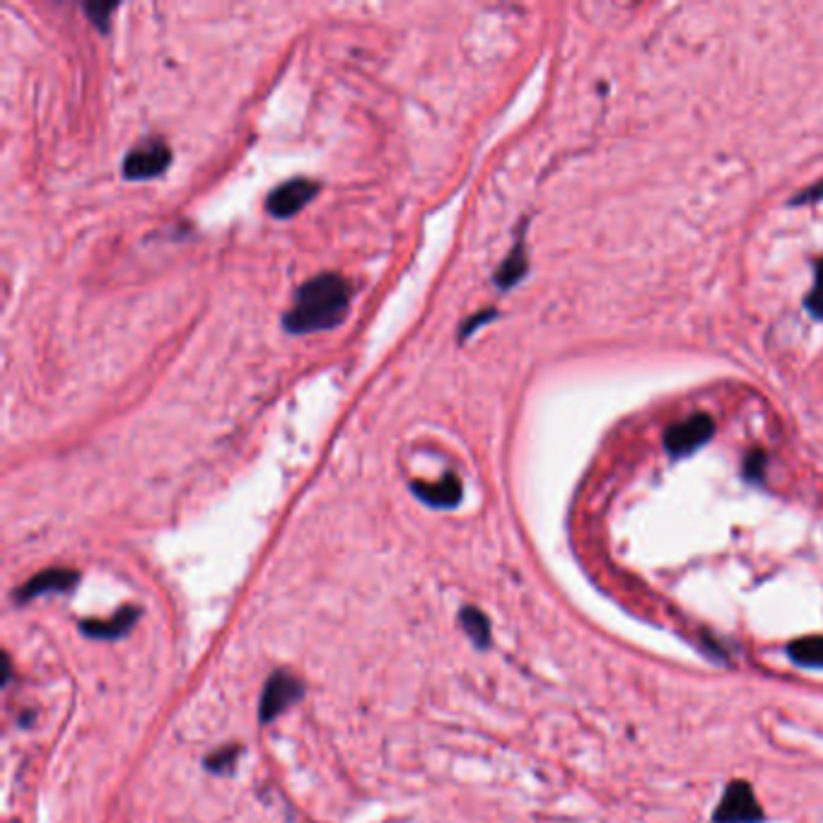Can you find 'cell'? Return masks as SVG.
<instances>
[{"mask_svg":"<svg viewBox=\"0 0 823 823\" xmlns=\"http://www.w3.org/2000/svg\"><path fill=\"white\" fill-rule=\"evenodd\" d=\"M239 756H242V746L239 744H227L223 749L213 751V754L206 756V766L208 773L213 775H232L237 768V761Z\"/></svg>","mask_w":823,"mask_h":823,"instance_id":"obj_13","label":"cell"},{"mask_svg":"<svg viewBox=\"0 0 823 823\" xmlns=\"http://www.w3.org/2000/svg\"><path fill=\"white\" fill-rule=\"evenodd\" d=\"M527 252H524V235H519L517 244L512 247V252L507 254V259L500 264L498 273H495V283H498V288L503 290H510L512 285H517L519 280L527 276Z\"/></svg>","mask_w":823,"mask_h":823,"instance_id":"obj_10","label":"cell"},{"mask_svg":"<svg viewBox=\"0 0 823 823\" xmlns=\"http://www.w3.org/2000/svg\"><path fill=\"white\" fill-rule=\"evenodd\" d=\"M80 572L70 568H49L29 577L22 587H17L15 601L17 604H29V601L46 597V594H68L78 587Z\"/></svg>","mask_w":823,"mask_h":823,"instance_id":"obj_6","label":"cell"},{"mask_svg":"<svg viewBox=\"0 0 823 823\" xmlns=\"http://www.w3.org/2000/svg\"><path fill=\"white\" fill-rule=\"evenodd\" d=\"M319 186L309 179H290V182L280 184L278 189H273L266 198V210L273 215V218L285 220L293 218L297 210H302L317 196Z\"/></svg>","mask_w":823,"mask_h":823,"instance_id":"obj_7","label":"cell"},{"mask_svg":"<svg viewBox=\"0 0 823 823\" xmlns=\"http://www.w3.org/2000/svg\"><path fill=\"white\" fill-rule=\"evenodd\" d=\"M411 490L418 500H423L428 507H435V510H452L461 503V495H464V488H461L459 478L454 474H447L437 483L416 481Z\"/></svg>","mask_w":823,"mask_h":823,"instance_id":"obj_9","label":"cell"},{"mask_svg":"<svg viewBox=\"0 0 823 823\" xmlns=\"http://www.w3.org/2000/svg\"><path fill=\"white\" fill-rule=\"evenodd\" d=\"M768 469V454L763 449H751L744 459V476L751 483H763Z\"/></svg>","mask_w":823,"mask_h":823,"instance_id":"obj_15","label":"cell"},{"mask_svg":"<svg viewBox=\"0 0 823 823\" xmlns=\"http://www.w3.org/2000/svg\"><path fill=\"white\" fill-rule=\"evenodd\" d=\"M353 290L338 273H321L297 288L293 307L285 312L283 326L288 334H314L334 329L346 319Z\"/></svg>","mask_w":823,"mask_h":823,"instance_id":"obj_1","label":"cell"},{"mask_svg":"<svg viewBox=\"0 0 823 823\" xmlns=\"http://www.w3.org/2000/svg\"><path fill=\"white\" fill-rule=\"evenodd\" d=\"M305 698V686L297 676L290 674V671H273L268 676L264 693H261V703H259V722L261 725H271L276 722L285 710H290L297 700Z\"/></svg>","mask_w":823,"mask_h":823,"instance_id":"obj_2","label":"cell"},{"mask_svg":"<svg viewBox=\"0 0 823 823\" xmlns=\"http://www.w3.org/2000/svg\"><path fill=\"white\" fill-rule=\"evenodd\" d=\"M814 285H811L809 295L804 297V307L814 319L823 321V259L814 264Z\"/></svg>","mask_w":823,"mask_h":823,"instance_id":"obj_14","label":"cell"},{"mask_svg":"<svg viewBox=\"0 0 823 823\" xmlns=\"http://www.w3.org/2000/svg\"><path fill=\"white\" fill-rule=\"evenodd\" d=\"M498 317V312H495V309H486V312H478L476 317H471L469 321H466L464 326H461V338H469L471 334H474L476 329H481L483 324H488L490 319H495Z\"/></svg>","mask_w":823,"mask_h":823,"instance_id":"obj_17","label":"cell"},{"mask_svg":"<svg viewBox=\"0 0 823 823\" xmlns=\"http://www.w3.org/2000/svg\"><path fill=\"white\" fill-rule=\"evenodd\" d=\"M87 15L92 17V22L99 25L102 29L109 27V15L114 13L116 5L114 3H97V5H85Z\"/></svg>","mask_w":823,"mask_h":823,"instance_id":"obj_16","label":"cell"},{"mask_svg":"<svg viewBox=\"0 0 823 823\" xmlns=\"http://www.w3.org/2000/svg\"><path fill=\"white\" fill-rule=\"evenodd\" d=\"M140 618V606H124L119 609L112 618H104V621H97V618H87V621H80L78 628L85 638L92 640H119L124 635L131 633V628L136 626V621Z\"/></svg>","mask_w":823,"mask_h":823,"instance_id":"obj_8","label":"cell"},{"mask_svg":"<svg viewBox=\"0 0 823 823\" xmlns=\"http://www.w3.org/2000/svg\"><path fill=\"white\" fill-rule=\"evenodd\" d=\"M459 623H461V630L469 635L471 642H474L478 650H486V647L490 645L488 616L483 614L481 609H476V606H464V609L459 611Z\"/></svg>","mask_w":823,"mask_h":823,"instance_id":"obj_11","label":"cell"},{"mask_svg":"<svg viewBox=\"0 0 823 823\" xmlns=\"http://www.w3.org/2000/svg\"><path fill=\"white\" fill-rule=\"evenodd\" d=\"M787 652L802 667H823V635L795 640Z\"/></svg>","mask_w":823,"mask_h":823,"instance_id":"obj_12","label":"cell"},{"mask_svg":"<svg viewBox=\"0 0 823 823\" xmlns=\"http://www.w3.org/2000/svg\"><path fill=\"white\" fill-rule=\"evenodd\" d=\"M819 198H823V182L811 186V189L807 191H799V196L792 198L790 203L792 206H802V203H814V201H819Z\"/></svg>","mask_w":823,"mask_h":823,"instance_id":"obj_18","label":"cell"},{"mask_svg":"<svg viewBox=\"0 0 823 823\" xmlns=\"http://www.w3.org/2000/svg\"><path fill=\"white\" fill-rule=\"evenodd\" d=\"M715 437V420H712L708 413H696L684 423L671 425L664 435V447L671 457H688V454L698 452L700 447H705L708 442Z\"/></svg>","mask_w":823,"mask_h":823,"instance_id":"obj_3","label":"cell"},{"mask_svg":"<svg viewBox=\"0 0 823 823\" xmlns=\"http://www.w3.org/2000/svg\"><path fill=\"white\" fill-rule=\"evenodd\" d=\"M172 162V150L165 140L150 138L136 145L124 160V177L131 182H145V179L160 177Z\"/></svg>","mask_w":823,"mask_h":823,"instance_id":"obj_4","label":"cell"},{"mask_svg":"<svg viewBox=\"0 0 823 823\" xmlns=\"http://www.w3.org/2000/svg\"><path fill=\"white\" fill-rule=\"evenodd\" d=\"M715 823H758L763 819V809L756 804L754 790L749 782L734 780L722 795L720 807L715 809Z\"/></svg>","mask_w":823,"mask_h":823,"instance_id":"obj_5","label":"cell"}]
</instances>
